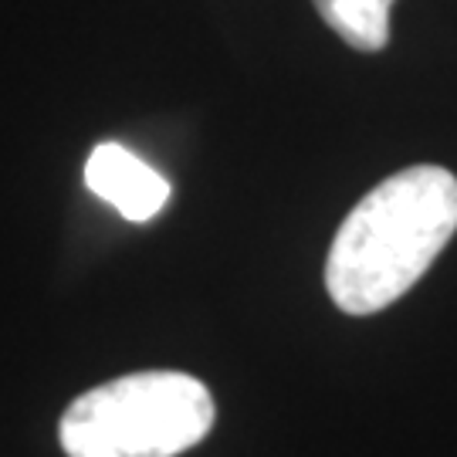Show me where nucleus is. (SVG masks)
Wrapping results in <instances>:
<instances>
[{
    "label": "nucleus",
    "instance_id": "nucleus-1",
    "mask_svg": "<svg viewBox=\"0 0 457 457\" xmlns=\"http://www.w3.org/2000/svg\"><path fill=\"white\" fill-rule=\"evenodd\" d=\"M457 234V177L410 166L373 187L336 230L326 292L345 315H373L427 275Z\"/></svg>",
    "mask_w": 457,
    "mask_h": 457
},
{
    "label": "nucleus",
    "instance_id": "nucleus-2",
    "mask_svg": "<svg viewBox=\"0 0 457 457\" xmlns=\"http://www.w3.org/2000/svg\"><path fill=\"white\" fill-rule=\"evenodd\" d=\"M211 390L187 373H129L82 393L62 417L68 457H177L213 427Z\"/></svg>",
    "mask_w": 457,
    "mask_h": 457
},
{
    "label": "nucleus",
    "instance_id": "nucleus-3",
    "mask_svg": "<svg viewBox=\"0 0 457 457\" xmlns=\"http://www.w3.org/2000/svg\"><path fill=\"white\" fill-rule=\"evenodd\" d=\"M85 183L96 196L112 204L126 220H153L170 200V183L136 153L119 143H102L85 163Z\"/></svg>",
    "mask_w": 457,
    "mask_h": 457
},
{
    "label": "nucleus",
    "instance_id": "nucleus-4",
    "mask_svg": "<svg viewBox=\"0 0 457 457\" xmlns=\"http://www.w3.org/2000/svg\"><path fill=\"white\" fill-rule=\"evenodd\" d=\"M332 31L356 51H383L390 41L393 0H312Z\"/></svg>",
    "mask_w": 457,
    "mask_h": 457
}]
</instances>
